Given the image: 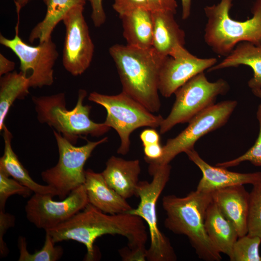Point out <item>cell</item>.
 <instances>
[{
    "label": "cell",
    "mask_w": 261,
    "mask_h": 261,
    "mask_svg": "<svg viewBox=\"0 0 261 261\" xmlns=\"http://www.w3.org/2000/svg\"><path fill=\"white\" fill-rule=\"evenodd\" d=\"M45 232L55 244L74 240L84 245L87 261L96 259L94 243L103 235L125 237L128 240V247L131 250H146L148 239L146 227L140 217L129 213L107 214L89 203L66 221Z\"/></svg>",
    "instance_id": "1"
},
{
    "label": "cell",
    "mask_w": 261,
    "mask_h": 261,
    "mask_svg": "<svg viewBox=\"0 0 261 261\" xmlns=\"http://www.w3.org/2000/svg\"><path fill=\"white\" fill-rule=\"evenodd\" d=\"M114 61L122 91L153 113L161 107L159 95V77L164 58L151 47L141 49L116 44L109 48Z\"/></svg>",
    "instance_id": "2"
},
{
    "label": "cell",
    "mask_w": 261,
    "mask_h": 261,
    "mask_svg": "<svg viewBox=\"0 0 261 261\" xmlns=\"http://www.w3.org/2000/svg\"><path fill=\"white\" fill-rule=\"evenodd\" d=\"M212 201L211 193L196 189L186 196L174 195L163 197L162 205L166 217V229L186 236L200 259L220 261L222 257L210 240L205 229L206 210Z\"/></svg>",
    "instance_id": "3"
},
{
    "label": "cell",
    "mask_w": 261,
    "mask_h": 261,
    "mask_svg": "<svg viewBox=\"0 0 261 261\" xmlns=\"http://www.w3.org/2000/svg\"><path fill=\"white\" fill-rule=\"evenodd\" d=\"M87 92L80 89L76 105L71 110L66 107L63 92L49 96H33L37 117L41 123L46 124L75 145L80 138L90 135L100 137L111 129L103 123H96L89 117L91 106L84 105Z\"/></svg>",
    "instance_id": "4"
},
{
    "label": "cell",
    "mask_w": 261,
    "mask_h": 261,
    "mask_svg": "<svg viewBox=\"0 0 261 261\" xmlns=\"http://www.w3.org/2000/svg\"><path fill=\"white\" fill-rule=\"evenodd\" d=\"M233 0H221L217 4L204 8L207 17L204 40L216 54L226 57L240 43L248 42L261 45V0H256L252 17L245 21L230 16Z\"/></svg>",
    "instance_id": "5"
},
{
    "label": "cell",
    "mask_w": 261,
    "mask_h": 261,
    "mask_svg": "<svg viewBox=\"0 0 261 261\" xmlns=\"http://www.w3.org/2000/svg\"><path fill=\"white\" fill-rule=\"evenodd\" d=\"M171 166L169 164L149 166L148 171L153 177L149 182L139 181L136 197L140 203L136 208L128 213L142 218L149 231L150 245L146 250L148 261H174L177 260L169 239L160 230L158 224L156 204L158 200L169 180Z\"/></svg>",
    "instance_id": "6"
},
{
    "label": "cell",
    "mask_w": 261,
    "mask_h": 261,
    "mask_svg": "<svg viewBox=\"0 0 261 261\" xmlns=\"http://www.w3.org/2000/svg\"><path fill=\"white\" fill-rule=\"evenodd\" d=\"M88 99L105 109L107 115L104 123L117 132L120 139L117 153L123 155L130 150V136L133 131L144 127H160L164 119L122 91L114 95L94 91L89 94Z\"/></svg>",
    "instance_id": "7"
},
{
    "label": "cell",
    "mask_w": 261,
    "mask_h": 261,
    "mask_svg": "<svg viewBox=\"0 0 261 261\" xmlns=\"http://www.w3.org/2000/svg\"><path fill=\"white\" fill-rule=\"evenodd\" d=\"M53 134L58 147L59 158L57 164L41 173L42 179L58 192L63 200L85 180L84 165L95 148L107 142L105 137L97 141H88L82 146H76L55 130Z\"/></svg>",
    "instance_id": "8"
},
{
    "label": "cell",
    "mask_w": 261,
    "mask_h": 261,
    "mask_svg": "<svg viewBox=\"0 0 261 261\" xmlns=\"http://www.w3.org/2000/svg\"><path fill=\"white\" fill-rule=\"evenodd\" d=\"M222 79L210 82L204 72L196 75L174 92L175 100L168 116L160 127L163 134L180 123L188 122L195 116L215 104L217 97L229 90Z\"/></svg>",
    "instance_id": "9"
},
{
    "label": "cell",
    "mask_w": 261,
    "mask_h": 261,
    "mask_svg": "<svg viewBox=\"0 0 261 261\" xmlns=\"http://www.w3.org/2000/svg\"><path fill=\"white\" fill-rule=\"evenodd\" d=\"M237 104L236 101L227 100L204 110L193 117L178 135L167 140L159 159L145 161L150 166L169 164L179 154L194 148L195 143L202 137L224 125Z\"/></svg>",
    "instance_id": "10"
},
{
    "label": "cell",
    "mask_w": 261,
    "mask_h": 261,
    "mask_svg": "<svg viewBox=\"0 0 261 261\" xmlns=\"http://www.w3.org/2000/svg\"><path fill=\"white\" fill-rule=\"evenodd\" d=\"M0 44L11 49L20 61V70L29 79L30 87L41 88L54 83V66L58 53L52 38L36 46L24 42L18 29L13 39L0 34Z\"/></svg>",
    "instance_id": "11"
},
{
    "label": "cell",
    "mask_w": 261,
    "mask_h": 261,
    "mask_svg": "<svg viewBox=\"0 0 261 261\" xmlns=\"http://www.w3.org/2000/svg\"><path fill=\"white\" fill-rule=\"evenodd\" d=\"M49 194L34 193L27 202L25 210L28 220L44 231L66 221L89 203L85 186L73 190L62 201L53 200Z\"/></svg>",
    "instance_id": "12"
},
{
    "label": "cell",
    "mask_w": 261,
    "mask_h": 261,
    "mask_svg": "<svg viewBox=\"0 0 261 261\" xmlns=\"http://www.w3.org/2000/svg\"><path fill=\"white\" fill-rule=\"evenodd\" d=\"M84 9L83 5L73 7L62 20L66 29L62 64L65 70L75 76L82 74L89 67L94 50Z\"/></svg>",
    "instance_id": "13"
},
{
    "label": "cell",
    "mask_w": 261,
    "mask_h": 261,
    "mask_svg": "<svg viewBox=\"0 0 261 261\" xmlns=\"http://www.w3.org/2000/svg\"><path fill=\"white\" fill-rule=\"evenodd\" d=\"M218 62L215 58H199L178 45L166 57L160 68L159 90L168 98L196 75L208 70Z\"/></svg>",
    "instance_id": "14"
},
{
    "label": "cell",
    "mask_w": 261,
    "mask_h": 261,
    "mask_svg": "<svg viewBox=\"0 0 261 261\" xmlns=\"http://www.w3.org/2000/svg\"><path fill=\"white\" fill-rule=\"evenodd\" d=\"M185 153L189 160L201 171L203 176L197 186V190L208 193L229 187L245 185H252L261 180V172L240 173L229 171L226 168L210 165L204 161L194 149Z\"/></svg>",
    "instance_id": "15"
},
{
    "label": "cell",
    "mask_w": 261,
    "mask_h": 261,
    "mask_svg": "<svg viewBox=\"0 0 261 261\" xmlns=\"http://www.w3.org/2000/svg\"><path fill=\"white\" fill-rule=\"evenodd\" d=\"M212 201L224 216L235 227L239 237L247 234L249 193L243 185L215 190L211 193Z\"/></svg>",
    "instance_id": "16"
},
{
    "label": "cell",
    "mask_w": 261,
    "mask_h": 261,
    "mask_svg": "<svg viewBox=\"0 0 261 261\" xmlns=\"http://www.w3.org/2000/svg\"><path fill=\"white\" fill-rule=\"evenodd\" d=\"M141 167L139 160L111 156L102 173L108 186L125 199L137 196Z\"/></svg>",
    "instance_id": "17"
},
{
    "label": "cell",
    "mask_w": 261,
    "mask_h": 261,
    "mask_svg": "<svg viewBox=\"0 0 261 261\" xmlns=\"http://www.w3.org/2000/svg\"><path fill=\"white\" fill-rule=\"evenodd\" d=\"M85 176L84 185L89 203L110 214L128 213L132 209L126 199L108 186L102 173L87 169Z\"/></svg>",
    "instance_id": "18"
},
{
    "label": "cell",
    "mask_w": 261,
    "mask_h": 261,
    "mask_svg": "<svg viewBox=\"0 0 261 261\" xmlns=\"http://www.w3.org/2000/svg\"><path fill=\"white\" fill-rule=\"evenodd\" d=\"M153 25L152 47L161 57L169 56L174 48L185 44V33L169 11L152 12Z\"/></svg>",
    "instance_id": "19"
},
{
    "label": "cell",
    "mask_w": 261,
    "mask_h": 261,
    "mask_svg": "<svg viewBox=\"0 0 261 261\" xmlns=\"http://www.w3.org/2000/svg\"><path fill=\"white\" fill-rule=\"evenodd\" d=\"M1 131L4 148L3 155L0 158V170L29 188L34 193L49 194L53 197L58 196V192L53 187L39 184L32 179L12 148L13 136L5 125Z\"/></svg>",
    "instance_id": "20"
},
{
    "label": "cell",
    "mask_w": 261,
    "mask_h": 261,
    "mask_svg": "<svg viewBox=\"0 0 261 261\" xmlns=\"http://www.w3.org/2000/svg\"><path fill=\"white\" fill-rule=\"evenodd\" d=\"M204 226L210 240L217 250L229 257L232 246L239 237L238 234L234 224L213 201L206 211Z\"/></svg>",
    "instance_id": "21"
},
{
    "label": "cell",
    "mask_w": 261,
    "mask_h": 261,
    "mask_svg": "<svg viewBox=\"0 0 261 261\" xmlns=\"http://www.w3.org/2000/svg\"><path fill=\"white\" fill-rule=\"evenodd\" d=\"M120 18L127 45L141 49L152 47L153 25L150 10L139 8Z\"/></svg>",
    "instance_id": "22"
},
{
    "label": "cell",
    "mask_w": 261,
    "mask_h": 261,
    "mask_svg": "<svg viewBox=\"0 0 261 261\" xmlns=\"http://www.w3.org/2000/svg\"><path fill=\"white\" fill-rule=\"evenodd\" d=\"M244 65L250 67L253 72V77L248 86L252 89H261V45L248 42L238 44L232 51L219 63L208 70L211 72Z\"/></svg>",
    "instance_id": "23"
},
{
    "label": "cell",
    "mask_w": 261,
    "mask_h": 261,
    "mask_svg": "<svg viewBox=\"0 0 261 261\" xmlns=\"http://www.w3.org/2000/svg\"><path fill=\"white\" fill-rule=\"evenodd\" d=\"M86 0H45L47 10L42 21L31 30L29 41L33 43L38 40L42 42L51 38V34L58 23L62 20L65 15L73 7L85 6Z\"/></svg>",
    "instance_id": "24"
},
{
    "label": "cell",
    "mask_w": 261,
    "mask_h": 261,
    "mask_svg": "<svg viewBox=\"0 0 261 261\" xmlns=\"http://www.w3.org/2000/svg\"><path fill=\"white\" fill-rule=\"evenodd\" d=\"M28 78L22 72H12L0 76V130L10 109L16 100L24 99L29 93Z\"/></svg>",
    "instance_id": "25"
},
{
    "label": "cell",
    "mask_w": 261,
    "mask_h": 261,
    "mask_svg": "<svg viewBox=\"0 0 261 261\" xmlns=\"http://www.w3.org/2000/svg\"><path fill=\"white\" fill-rule=\"evenodd\" d=\"M52 237L45 232L44 244L42 248L33 254L29 253L27 249L26 238L19 236L18 246L20 255L18 261H57L63 254V249L60 246H55Z\"/></svg>",
    "instance_id": "26"
},
{
    "label": "cell",
    "mask_w": 261,
    "mask_h": 261,
    "mask_svg": "<svg viewBox=\"0 0 261 261\" xmlns=\"http://www.w3.org/2000/svg\"><path fill=\"white\" fill-rule=\"evenodd\" d=\"M261 238L248 234L238 237L234 244L231 255V261H261L260 246Z\"/></svg>",
    "instance_id": "27"
},
{
    "label": "cell",
    "mask_w": 261,
    "mask_h": 261,
    "mask_svg": "<svg viewBox=\"0 0 261 261\" xmlns=\"http://www.w3.org/2000/svg\"><path fill=\"white\" fill-rule=\"evenodd\" d=\"M247 228V234L261 238V180L253 185L249 193Z\"/></svg>",
    "instance_id": "28"
},
{
    "label": "cell",
    "mask_w": 261,
    "mask_h": 261,
    "mask_svg": "<svg viewBox=\"0 0 261 261\" xmlns=\"http://www.w3.org/2000/svg\"><path fill=\"white\" fill-rule=\"evenodd\" d=\"M256 115L259 124V132L254 145L239 157L229 161L218 163L216 166L227 168L236 166L246 161H249L255 166H261V103L258 106Z\"/></svg>",
    "instance_id": "29"
},
{
    "label": "cell",
    "mask_w": 261,
    "mask_h": 261,
    "mask_svg": "<svg viewBox=\"0 0 261 261\" xmlns=\"http://www.w3.org/2000/svg\"><path fill=\"white\" fill-rule=\"evenodd\" d=\"M32 192L29 188L0 170V209L5 211L6 203L10 196L17 194L27 198Z\"/></svg>",
    "instance_id": "30"
},
{
    "label": "cell",
    "mask_w": 261,
    "mask_h": 261,
    "mask_svg": "<svg viewBox=\"0 0 261 261\" xmlns=\"http://www.w3.org/2000/svg\"><path fill=\"white\" fill-rule=\"evenodd\" d=\"M14 217L5 211L0 209V253L2 257L9 253V249L3 241V236L7 230L14 225Z\"/></svg>",
    "instance_id": "31"
},
{
    "label": "cell",
    "mask_w": 261,
    "mask_h": 261,
    "mask_svg": "<svg viewBox=\"0 0 261 261\" xmlns=\"http://www.w3.org/2000/svg\"><path fill=\"white\" fill-rule=\"evenodd\" d=\"M112 6L120 17L139 8L148 9L147 0H114Z\"/></svg>",
    "instance_id": "32"
},
{
    "label": "cell",
    "mask_w": 261,
    "mask_h": 261,
    "mask_svg": "<svg viewBox=\"0 0 261 261\" xmlns=\"http://www.w3.org/2000/svg\"><path fill=\"white\" fill-rule=\"evenodd\" d=\"M147 7L151 12L169 11L174 14L176 12L177 4L176 0H147Z\"/></svg>",
    "instance_id": "33"
},
{
    "label": "cell",
    "mask_w": 261,
    "mask_h": 261,
    "mask_svg": "<svg viewBox=\"0 0 261 261\" xmlns=\"http://www.w3.org/2000/svg\"><path fill=\"white\" fill-rule=\"evenodd\" d=\"M89 1L92 12L91 18L96 27L102 25L106 20V15L102 5V0H87Z\"/></svg>",
    "instance_id": "34"
},
{
    "label": "cell",
    "mask_w": 261,
    "mask_h": 261,
    "mask_svg": "<svg viewBox=\"0 0 261 261\" xmlns=\"http://www.w3.org/2000/svg\"><path fill=\"white\" fill-rule=\"evenodd\" d=\"M119 253L122 260L125 261H144L146 259V251L131 250L128 247H125L119 250Z\"/></svg>",
    "instance_id": "35"
},
{
    "label": "cell",
    "mask_w": 261,
    "mask_h": 261,
    "mask_svg": "<svg viewBox=\"0 0 261 261\" xmlns=\"http://www.w3.org/2000/svg\"><path fill=\"white\" fill-rule=\"evenodd\" d=\"M143 146L160 143V135L153 128L144 130L140 135Z\"/></svg>",
    "instance_id": "36"
},
{
    "label": "cell",
    "mask_w": 261,
    "mask_h": 261,
    "mask_svg": "<svg viewBox=\"0 0 261 261\" xmlns=\"http://www.w3.org/2000/svg\"><path fill=\"white\" fill-rule=\"evenodd\" d=\"M145 160H155L159 159L162 155L163 149L160 143L144 146Z\"/></svg>",
    "instance_id": "37"
},
{
    "label": "cell",
    "mask_w": 261,
    "mask_h": 261,
    "mask_svg": "<svg viewBox=\"0 0 261 261\" xmlns=\"http://www.w3.org/2000/svg\"><path fill=\"white\" fill-rule=\"evenodd\" d=\"M15 63L0 54V76H1L13 71Z\"/></svg>",
    "instance_id": "38"
},
{
    "label": "cell",
    "mask_w": 261,
    "mask_h": 261,
    "mask_svg": "<svg viewBox=\"0 0 261 261\" xmlns=\"http://www.w3.org/2000/svg\"><path fill=\"white\" fill-rule=\"evenodd\" d=\"M182 7V17L183 19H187L190 14L191 0H181Z\"/></svg>",
    "instance_id": "39"
},
{
    "label": "cell",
    "mask_w": 261,
    "mask_h": 261,
    "mask_svg": "<svg viewBox=\"0 0 261 261\" xmlns=\"http://www.w3.org/2000/svg\"><path fill=\"white\" fill-rule=\"evenodd\" d=\"M29 0H16L15 3L18 11L23 7L25 6ZM43 0L44 1L45 0Z\"/></svg>",
    "instance_id": "40"
},
{
    "label": "cell",
    "mask_w": 261,
    "mask_h": 261,
    "mask_svg": "<svg viewBox=\"0 0 261 261\" xmlns=\"http://www.w3.org/2000/svg\"><path fill=\"white\" fill-rule=\"evenodd\" d=\"M252 91L256 96L261 98V89H254Z\"/></svg>",
    "instance_id": "41"
}]
</instances>
